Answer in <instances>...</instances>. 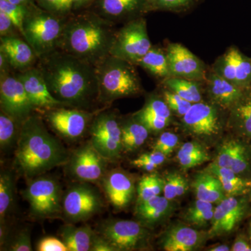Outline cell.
<instances>
[{
  "mask_svg": "<svg viewBox=\"0 0 251 251\" xmlns=\"http://www.w3.org/2000/svg\"><path fill=\"white\" fill-rule=\"evenodd\" d=\"M210 156L204 147L197 142H187L180 148L177 159L184 170L201 166L209 161Z\"/></svg>",
  "mask_w": 251,
  "mask_h": 251,
  "instance_id": "obj_31",
  "label": "cell"
},
{
  "mask_svg": "<svg viewBox=\"0 0 251 251\" xmlns=\"http://www.w3.org/2000/svg\"><path fill=\"white\" fill-rule=\"evenodd\" d=\"M214 209L212 203L197 199L185 213V221L198 227H206L211 225Z\"/></svg>",
  "mask_w": 251,
  "mask_h": 251,
  "instance_id": "obj_33",
  "label": "cell"
},
{
  "mask_svg": "<svg viewBox=\"0 0 251 251\" xmlns=\"http://www.w3.org/2000/svg\"><path fill=\"white\" fill-rule=\"evenodd\" d=\"M27 8L12 4L7 0H0V11L4 13L14 23L21 36L23 34V21Z\"/></svg>",
  "mask_w": 251,
  "mask_h": 251,
  "instance_id": "obj_40",
  "label": "cell"
},
{
  "mask_svg": "<svg viewBox=\"0 0 251 251\" xmlns=\"http://www.w3.org/2000/svg\"><path fill=\"white\" fill-rule=\"evenodd\" d=\"M97 0H73V10L78 11V10L85 9L87 6L94 4Z\"/></svg>",
  "mask_w": 251,
  "mask_h": 251,
  "instance_id": "obj_52",
  "label": "cell"
},
{
  "mask_svg": "<svg viewBox=\"0 0 251 251\" xmlns=\"http://www.w3.org/2000/svg\"><path fill=\"white\" fill-rule=\"evenodd\" d=\"M122 131L124 150L133 151L144 145L149 138L150 130L133 115L130 120L122 124Z\"/></svg>",
  "mask_w": 251,
  "mask_h": 251,
  "instance_id": "obj_29",
  "label": "cell"
},
{
  "mask_svg": "<svg viewBox=\"0 0 251 251\" xmlns=\"http://www.w3.org/2000/svg\"><path fill=\"white\" fill-rule=\"evenodd\" d=\"M16 75L22 82L34 109L47 111L59 107H67L50 92L42 73L37 67L19 71Z\"/></svg>",
  "mask_w": 251,
  "mask_h": 251,
  "instance_id": "obj_16",
  "label": "cell"
},
{
  "mask_svg": "<svg viewBox=\"0 0 251 251\" xmlns=\"http://www.w3.org/2000/svg\"><path fill=\"white\" fill-rule=\"evenodd\" d=\"M38 59L50 92L66 106L88 110L99 101L96 67L59 49Z\"/></svg>",
  "mask_w": 251,
  "mask_h": 251,
  "instance_id": "obj_1",
  "label": "cell"
},
{
  "mask_svg": "<svg viewBox=\"0 0 251 251\" xmlns=\"http://www.w3.org/2000/svg\"><path fill=\"white\" fill-rule=\"evenodd\" d=\"M98 192L87 184H77L69 188L62 199L64 214L72 222L90 219L101 209Z\"/></svg>",
  "mask_w": 251,
  "mask_h": 251,
  "instance_id": "obj_12",
  "label": "cell"
},
{
  "mask_svg": "<svg viewBox=\"0 0 251 251\" xmlns=\"http://www.w3.org/2000/svg\"><path fill=\"white\" fill-rule=\"evenodd\" d=\"M115 25L93 11L69 15L57 49L97 67L110 55L117 32Z\"/></svg>",
  "mask_w": 251,
  "mask_h": 251,
  "instance_id": "obj_2",
  "label": "cell"
},
{
  "mask_svg": "<svg viewBox=\"0 0 251 251\" xmlns=\"http://www.w3.org/2000/svg\"><path fill=\"white\" fill-rule=\"evenodd\" d=\"M235 69L236 85L245 90L251 89V59L239 50L232 48Z\"/></svg>",
  "mask_w": 251,
  "mask_h": 251,
  "instance_id": "obj_36",
  "label": "cell"
},
{
  "mask_svg": "<svg viewBox=\"0 0 251 251\" xmlns=\"http://www.w3.org/2000/svg\"><path fill=\"white\" fill-rule=\"evenodd\" d=\"M206 171L219 178L227 197L245 196L250 192L251 179L237 175L230 168L220 167L212 163L206 168Z\"/></svg>",
  "mask_w": 251,
  "mask_h": 251,
  "instance_id": "obj_26",
  "label": "cell"
},
{
  "mask_svg": "<svg viewBox=\"0 0 251 251\" xmlns=\"http://www.w3.org/2000/svg\"><path fill=\"white\" fill-rule=\"evenodd\" d=\"M22 124L5 112L1 111L0 114V148L6 150L14 143L17 137L18 127Z\"/></svg>",
  "mask_w": 251,
  "mask_h": 251,
  "instance_id": "obj_38",
  "label": "cell"
},
{
  "mask_svg": "<svg viewBox=\"0 0 251 251\" xmlns=\"http://www.w3.org/2000/svg\"><path fill=\"white\" fill-rule=\"evenodd\" d=\"M166 157L167 156L163 153L153 150L151 152L143 153L141 156L138 157V158L156 165V166H159L166 161Z\"/></svg>",
  "mask_w": 251,
  "mask_h": 251,
  "instance_id": "obj_49",
  "label": "cell"
},
{
  "mask_svg": "<svg viewBox=\"0 0 251 251\" xmlns=\"http://www.w3.org/2000/svg\"><path fill=\"white\" fill-rule=\"evenodd\" d=\"M248 232H249V235L248 237L249 238V240L251 243V219H250V221L249 223V227H248Z\"/></svg>",
  "mask_w": 251,
  "mask_h": 251,
  "instance_id": "obj_56",
  "label": "cell"
},
{
  "mask_svg": "<svg viewBox=\"0 0 251 251\" xmlns=\"http://www.w3.org/2000/svg\"><path fill=\"white\" fill-rule=\"evenodd\" d=\"M95 116L94 112L79 108L66 107L47 110L46 120L57 133L68 139L80 138L90 128Z\"/></svg>",
  "mask_w": 251,
  "mask_h": 251,
  "instance_id": "obj_13",
  "label": "cell"
},
{
  "mask_svg": "<svg viewBox=\"0 0 251 251\" xmlns=\"http://www.w3.org/2000/svg\"><path fill=\"white\" fill-rule=\"evenodd\" d=\"M21 35L19 30L4 13L0 11V37Z\"/></svg>",
  "mask_w": 251,
  "mask_h": 251,
  "instance_id": "obj_47",
  "label": "cell"
},
{
  "mask_svg": "<svg viewBox=\"0 0 251 251\" xmlns=\"http://www.w3.org/2000/svg\"><path fill=\"white\" fill-rule=\"evenodd\" d=\"M14 176L10 172L1 171L0 175V220L4 224L14 198Z\"/></svg>",
  "mask_w": 251,
  "mask_h": 251,
  "instance_id": "obj_35",
  "label": "cell"
},
{
  "mask_svg": "<svg viewBox=\"0 0 251 251\" xmlns=\"http://www.w3.org/2000/svg\"><path fill=\"white\" fill-rule=\"evenodd\" d=\"M99 82V102L112 103L133 97L143 91L134 64L109 55L96 67Z\"/></svg>",
  "mask_w": 251,
  "mask_h": 251,
  "instance_id": "obj_4",
  "label": "cell"
},
{
  "mask_svg": "<svg viewBox=\"0 0 251 251\" xmlns=\"http://www.w3.org/2000/svg\"><path fill=\"white\" fill-rule=\"evenodd\" d=\"M150 11H180L187 9L196 0H148Z\"/></svg>",
  "mask_w": 251,
  "mask_h": 251,
  "instance_id": "obj_41",
  "label": "cell"
},
{
  "mask_svg": "<svg viewBox=\"0 0 251 251\" xmlns=\"http://www.w3.org/2000/svg\"><path fill=\"white\" fill-rule=\"evenodd\" d=\"M95 233L89 226L75 227L66 226L62 229L60 236L68 251H90Z\"/></svg>",
  "mask_w": 251,
  "mask_h": 251,
  "instance_id": "obj_28",
  "label": "cell"
},
{
  "mask_svg": "<svg viewBox=\"0 0 251 251\" xmlns=\"http://www.w3.org/2000/svg\"><path fill=\"white\" fill-rule=\"evenodd\" d=\"M38 6L51 14L66 18L72 14L73 0H36Z\"/></svg>",
  "mask_w": 251,
  "mask_h": 251,
  "instance_id": "obj_39",
  "label": "cell"
},
{
  "mask_svg": "<svg viewBox=\"0 0 251 251\" xmlns=\"http://www.w3.org/2000/svg\"><path fill=\"white\" fill-rule=\"evenodd\" d=\"M229 125L238 138L251 142V89L230 109Z\"/></svg>",
  "mask_w": 251,
  "mask_h": 251,
  "instance_id": "obj_25",
  "label": "cell"
},
{
  "mask_svg": "<svg viewBox=\"0 0 251 251\" xmlns=\"http://www.w3.org/2000/svg\"><path fill=\"white\" fill-rule=\"evenodd\" d=\"M164 188V179L152 174L144 176L140 179L138 187V202L148 201L154 196H160Z\"/></svg>",
  "mask_w": 251,
  "mask_h": 251,
  "instance_id": "obj_37",
  "label": "cell"
},
{
  "mask_svg": "<svg viewBox=\"0 0 251 251\" xmlns=\"http://www.w3.org/2000/svg\"><path fill=\"white\" fill-rule=\"evenodd\" d=\"M170 77L200 80L205 77L204 64L184 46L172 44L166 51Z\"/></svg>",
  "mask_w": 251,
  "mask_h": 251,
  "instance_id": "obj_17",
  "label": "cell"
},
{
  "mask_svg": "<svg viewBox=\"0 0 251 251\" xmlns=\"http://www.w3.org/2000/svg\"><path fill=\"white\" fill-rule=\"evenodd\" d=\"M67 150L46 129L40 117L31 115L20 128L16 160L23 174L34 177L68 160Z\"/></svg>",
  "mask_w": 251,
  "mask_h": 251,
  "instance_id": "obj_3",
  "label": "cell"
},
{
  "mask_svg": "<svg viewBox=\"0 0 251 251\" xmlns=\"http://www.w3.org/2000/svg\"><path fill=\"white\" fill-rule=\"evenodd\" d=\"M65 19L36 4L27 8L23 21V37L32 48L38 59L57 49Z\"/></svg>",
  "mask_w": 251,
  "mask_h": 251,
  "instance_id": "obj_5",
  "label": "cell"
},
{
  "mask_svg": "<svg viewBox=\"0 0 251 251\" xmlns=\"http://www.w3.org/2000/svg\"><path fill=\"white\" fill-rule=\"evenodd\" d=\"M131 164L135 167L143 169L144 171L148 172H152L156 169L157 167L156 165L152 164V163H149V162L143 161L140 160V158H137L131 161Z\"/></svg>",
  "mask_w": 251,
  "mask_h": 251,
  "instance_id": "obj_51",
  "label": "cell"
},
{
  "mask_svg": "<svg viewBox=\"0 0 251 251\" xmlns=\"http://www.w3.org/2000/svg\"><path fill=\"white\" fill-rule=\"evenodd\" d=\"M7 1L12 4L23 6L25 8H29L36 4V0H7Z\"/></svg>",
  "mask_w": 251,
  "mask_h": 251,
  "instance_id": "obj_54",
  "label": "cell"
},
{
  "mask_svg": "<svg viewBox=\"0 0 251 251\" xmlns=\"http://www.w3.org/2000/svg\"><path fill=\"white\" fill-rule=\"evenodd\" d=\"M11 67L8 59L3 52H0V73L9 72Z\"/></svg>",
  "mask_w": 251,
  "mask_h": 251,
  "instance_id": "obj_53",
  "label": "cell"
},
{
  "mask_svg": "<svg viewBox=\"0 0 251 251\" xmlns=\"http://www.w3.org/2000/svg\"><path fill=\"white\" fill-rule=\"evenodd\" d=\"M9 250L12 251H31V247L30 232L27 229H22L15 235L10 243Z\"/></svg>",
  "mask_w": 251,
  "mask_h": 251,
  "instance_id": "obj_44",
  "label": "cell"
},
{
  "mask_svg": "<svg viewBox=\"0 0 251 251\" xmlns=\"http://www.w3.org/2000/svg\"><path fill=\"white\" fill-rule=\"evenodd\" d=\"M250 215L251 202L248 195L227 196L214 209L208 236L214 237L231 233Z\"/></svg>",
  "mask_w": 251,
  "mask_h": 251,
  "instance_id": "obj_9",
  "label": "cell"
},
{
  "mask_svg": "<svg viewBox=\"0 0 251 251\" xmlns=\"http://www.w3.org/2000/svg\"><path fill=\"white\" fill-rule=\"evenodd\" d=\"M103 236L117 251H131L143 245L148 239V230L143 224L130 220H108L99 226Z\"/></svg>",
  "mask_w": 251,
  "mask_h": 251,
  "instance_id": "obj_11",
  "label": "cell"
},
{
  "mask_svg": "<svg viewBox=\"0 0 251 251\" xmlns=\"http://www.w3.org/2000/svg\"><path fill=\"white\" fill-rule=\"evenodd\" d=\"M206 79L211 100L224 109L230 110L248 91L234 85L216 72L209 74Z\"/></svg>",
  "mask_w": 251,
  "mask_h": 251,
  "instance_id": "obj_22",
  "label": "cell"
},
{
  "mask_svg": "<svg viewBox=\"0 0 251 251\" xmlns=\"http://www.w3.org/2000/svg\"><path fill=\"white\" fill-rule=\"evenodd\" d=\"M180 174L177 173H170L166 175L164 179L163 194L167 199L173 201L177 197L178 185Z\"/></svg>",
  "mask_w": 251,
  "mask_h": 251,
  "instance_id": "obj_45",
  "label": "cell"
},
{
  "mask_svg": "<svg viewBox=\"0 0 251 251\" xmlns=\"http://www.w3.org/2000/svg\"><path fill=\"white\" fill-rule=\"evenodd\" d=\"M93 11L114 24L142 17L150 11L148 0H97Z\"/></svg>",
  "mask_w": 251,
  "mask_h": 251,
  "instance_id": "obj_18",
  "label": "cell"
},
{
  "mask_svg": "<svg viewBox=\"0 0 251 251\" xmlns=\"http://www.w3.org/2000/svg\"><path fill=\"white\" fill-rule=\"evenodd\" d=\"M193 187L197 199L205 202L219 204L227 197L219 178L208 171L196 175Z\"/></svg>",
  "mask_w": 251,
  "mask_h": 251,
  "instance_id": "obj_27",
  "label": "cell"
},
{
  "mask_svg": "<svg viewBox=\"0 0 251 251\" xmlns=\"http://www.w3.org/2000/svg\"><path fill=\"white\" fill-rule=\"evenodd\" d=\"M0 52L5 54L11 67L18 71L32 67L38 59L32 48L19 36L0 37Z\"/></svg>",
  "mask_w": 251,
  "mask_h": 251,
  "instance_id": "obj_20",
  "label": "cell"
},
{
  "mask_svg": "<svg viewBox=\"0 0 251 251\" xmlns=\"http://www.w3.org/2000/svg\"><path fill=\"white\" fill-rule=\"evenodd\" d=\"M250 144L239 138L225 142L219 149L214 163L220 167L230 168L238 155Z\"/></svg>",
  "mask_w": 251,
  "mask_h": 251,
  "instance_id": "obj_34",
  "label": "cell"
},
{
  "mask_svg": "<svg viewBox=\"0 0 251 251\" xmlns=\"http://www.w3.org/2000/svg\"><path fill=\"white\" fill-rule=\"evenodd\" d=\"M133 117L146 126L150 131L158 132L169 125L171 110L165 100L152 97Z\"/></svg>",
  "mask_w": 251,
  "mask_h": 251,
  "instance_id": "obj_23",
  "label": "cell"
},
{
  "mask_svg": "<svg viewBox=\"0 0 251 251\" xmlns=\"http://www.w3.org/2000/svg\"><path fill=\"white\" fill-rule=\"evenodd\" d=\"M0 105L1 111L14 117L20 124L25 121L35 110L22 82L9 71L0 73Z\"/></svg>",
  "mask_w": 251,
  "mask_h": 251,
  "instance_id": "obj_10",
  "label": "cell"
},
{
  "mask_svg": "<svg viewBox=\"0 0 251 251\" xmlns=\"http://www.w3.org/2000/svg\"><path fill=\"white\" fill-rule=\"evenodd\" d=\"M105 194L114 206L122 209L129 204L134 195V184L123 171H113L104 178Z\"/></svg>",
  "mask_w": 251,
  "mask_h": 251,
  "instance_id": "obj_21",
  "label": "cell"
},
{
  "mask_svg": "<svg viewBox=\"0 0 251 251\" xmlns=\"http://www.w3.org/2000/svg\"><path fill=\"white\" fill-rule=\"evenodd\" d=\"M152 47L146 21L143 17L128 21L117 30L110 55L134 64Z\"/></svg>",
  "mask_w": 251,
  "mask_h": 251,
  "instance_id": "obj_7",
  "label": "cell"
},
{
  "mask_svg": "<svg viewBox=\"0 0 251 251\" xmlns=\"http://www.w3.org/2000/svg\"><path fill=\"white\" fill-rule=\"evenodd\" d=\"M89 130L91 144L105 159L120 158L124 150L122 124L115 112L106 110L95 115Z\"/></svg>",
  "mask_w": 251,
  "mask_h": 251,
  "instance_id": "obj_6",
  "label": "cell"
},
{
  "mask_svg": "<svg viewBox=\"0 0 251 251\" xmlns=\"http://www.w3.org/2000/svg\"><path fill=\"white\" fill-rule=\"evenodd\" d=\"M232 251H251V243L249 237L244 234H239L234 240L231 248Z\"/></svg>",
  "mask_w": 251,
  "mask_h": 251,
  "instance_id": "obj_50",
  "label": "cell"
},
{
  "mask_svg": "<svg viewBox=\"0 0 251 251\" xmlns=\"http://www.w3.org/2000/svg\"><path fill=\"white\" fill-rule=\"evenodd\" d=\"M209 251H230L228 246L226 245H219L215 246V247L211 248Z\"/></svg>",
  "mask_w": 251,
  "mask_h": 251,
  "instance_id": "obj_55",
  "label": "cell"
},
{
  "mask_svg": "<svg viewBox=\"0 0 251 251\" xmlns=\"http://www.w3.org/2000/svg\"><path fill=\"white\" fill-rule=\"evenodd\" d=\"M37 250L39 251H68L62 241L55 237H49L41 239L38 244Z\"/></svg>",
  "mask_w": 251,
  "mask_h": 251,
  "instance_id": "obj_46",
  "label": "cell"
},
{
  "mask_svg": "<svg viewBox=\"0 0 251 251\" xmlns=\"http://www.w3.org/2000/svg\"><path fill=\"white\" fill-rule=\"evenodd\" d=\"M179 143V137L171 132H164L160 135L153 146V150L160 151L166 156L173 152Z\"/></svg>",
  "mask_w": 251,
  "mask_h": 251,
  "instance_id": "obj_43",
  "label": "cell"
},
{
  "mask_svg": "<svg viewBox=\"0 0 251 251\" xmlns=\"http://www.w3.org/2000/svg\"><path fill=\"white\" fill-rule=\"evenodd\" d=\"M164 100L172 111L177 114L179 116L183 117L189 110L193 103L185 100L173 92L166 91L163 93Z\"/></svg>",
  "mask_w": 251,
  "mask_h": 251,
  "instance_id": "obj_42",
  "label": "cell"
},
{
  "mask_svg": "<svg viewBox=\"0 0 251 251\" xmlns=\"http://www.w3.org/2000/svg\"><path fill=\"white\" fill-rule=\"evenodd\" d=\"M90 251H117L113 246L103 236L94 234Z\"/></svg>",
  "mask_w": 251,
  "mask_h": 251,
  "instance_id": "obj_48",
  "label": "cell"
},
{
  "mask_svg": "<svg viewBox=\"0 0 251 251\" xmlns=\"http://www.w3.org/2000/svg\"><path fill=\"white\" fill-rule=\"evenodd\" d=\"M185 129L198 138H211L219 134L221 122L219 112L212 105L198 102L193 103L182 117Z\"/></svg>",
  "mask_w": 251,
  "mask_h": 251,
  "instance_id": "obj_15",
  "label": "cell"
},
{
  "mask_svg": "<svg viewBox=\"0 0 251 251\" xmlns=\"http://www.w3.org/2000/svg\"><path fill=\"white\" fill-rule=\"evenodd\" d=\"M135 65L143 68L154 76L166 78L170 77L166 52H163L158 48L151 47L143 57L135 63Z\"/></svg>",
  "mask_w": 251,
  "mask_h": 251,
  "instance_id": "obj_30",
  "label": "cell"
},
{
  "mask_svg": "<svg viewBox=\"0 0 251 251\" xmlns=\"http://www.w3.org/2000/svg\"><path fill=\"white\" fill-rule=\"evenodd\" d=\"M207 234L184 224L171 226L162 236L161 244L166 251H193L202 247Z\"/></svg>",
  "mask_w": 251,
  "mask_h": 251,
  "instance_id": "obj_19",
  "label": "cell"
},
{
  "mask_svg": "<svg viewBox=\"0 0 251 251\" xmlns=\"http://www.w3.org/2000/svg\"><path fill=\"white\" fill-rule=\"evenodd\" d=\"M107 161L91 143H88L73 153L69 161V171L75 179L94 182L103 177Z\"/></svg>",
  "mask_w": 251,
  "mask_h": 251,
  "instance_id": "obj_14",
  "label": "cell"
},
{
  "mask_svg": "<svg viewBox=\"0 0 251 251\" xmlns=\"http://www.w3.org/2000/svg\"><path fill=\"white\" fill-rule=\"evenodd\" d=\"M173 210L172 201L165 196H157L137 203L135 216L143 226H153L164 221Z\"/></svg>",
  "mask_w": 251,
  "mask_h": 251,
  "instance_id": "obj_24",
  "label": "cell"
},
{
  "mask_svg": "<svg viewBox=\"0 0 251 251\" xmlns=\"http://www.w3.org/2000/svg\"><path fill=\"white\" fill-rule=\"evenodd\" d=\"M165 85L185 100L192 103L202 100L201 87L196 80H188L181 77H168L165 80Z\"/></svg>",
  "mask_w": 251,
  "mask_h": 251,
  "instance_id": "obj_32",
  "label": "cell"
},
{
  "mask_svg": "<svg viewBox=\"0 0 251 251\" xmlns=\"http://www.w3.org/2000/svg\"><path fill=\"white\" fill-rule=\"evenodd\" d=\"M23 195L30 206L31 214L36 217H53L62 209L60 187L53 178H36L28 185Z\"/></svg>",
  "mask_w": 251,
  "mask_h": 251,
  "instance_id": "obj_8",
  "label": "cell"
}]
</instances>
